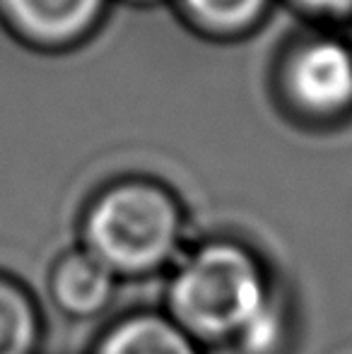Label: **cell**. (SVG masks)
Wrapping results in <instances>:
<instances>
[{"mask_svg":"<svg viewBox=\"0 0 352 354\" xmlns=\"http://www.w3.org/2000/svg\"><path fill=\"white\" fill-rule=\"evenodd\" d=\"M302 15L321 22H350L352 0H290Z\"/></svg>","mask_w":352,"mask_h":354,"instance_id":"obj_10","label":"cell"},{"mask_svg":"<svg viewBox=\"0 0 352 354\" xmlns=\"http://www.w3.org/2000/svg\"><path fill=\"white\" fill-rule=\"evenodd\" d=\"M106 10L109 0H0V27L32 51L63 53L85 44Z\"/></svg>","mask_w":352,"mask_h":354,"instance_id":"obj_4","label":"cell"},{"mask_svg":"<svg viewBox=\"0 0 352 354\" xmlns=\"http://www.w3.org/2000/svg\"><path fill=\"white\" fill-rule=\"evenodd\" d=\"M191 241V217L181 196L140 174L104 183L77 217V246L123 284L165 277Z\"/></svg>","mask_w":352,"mask_h":354,"instance_id":"obj_2","label":"cell"},{"mask_svg":"<svg viewBox=\"0 0 352 354\" xmlns=\"http://www.w3.org/2000/svg\"><path fill=\"white\" fill-rule=\"evenodd\" d=\"M126 3L138 5V8H150V5H157V3H162V0H126Z\"/></svg>","mask_w":352,"mask_h":354,"instance_id":"obj_11","label":"cell"},{"mask_svg":"<svg viewBox=\"0 0 352 354\" xmlns=\"http://www.w3.org/2000/svg\"><path fill=\"white\" fill-rule=\"evenodd\" d=\"M183 22L217 41L241 39L263 24L272 0H174Z\"/></svg>","mask_w":352,"mask_h":354,"instance_id":"obj_8","label":"cell"},{"mask_svg":"<svg viewBox=\"0 0 352 354\" xmlns=\"http://www.w3.org/2000/svg\"><path fill=\"white\" fill-rule=\"evenodd\" d=\"M280 284L272 263L246 239L193 236L165 275L160 308L207 352L232 350Z\"/></svg>","mask_w":352,"mask_h":354,"instance_id":"obj_1","label":"cell"},{"mask_svg":"<svg viewBox=\"0 0 352 354\" xmlns=\"http://www.w3.org/2000/svg\"><path fill=\"white\" fill-rule=\"evenodd\" d=\"M123 282L82 246H68L46 270L48 304L73 323L102 321L113 308Z\"/></svg>","mask_w":352,"mask_h":354,"instance_id":"obj_5","label":"cell"},{"mask_svg":"<svg viewBox=\"0 0 352 354\" xmlns=\"http://www.w3.org/2000/svg\"><path fill=\"white\" fill-rule=\"evenodd\" d=\"M299 342V304L282 280L261 316L234 342L232 354H292Z\"/></svg>","mask_w":352,"mask_h":354,"instance_id":"obj_9","label":"cell"},{"mask_svg":"<svg viewBox=\"0 0 352 354\" xmlns=\"http://www.w3.org/2000/svg\"><path fill=\"white\" fill-rule=\"evenodd\" d=\"M87 354H210L181 330L160 306L128 308L111 316L87 347Z\"/></svg>","mask_w":352,"mask_h":354,"instance_id":"obj_6","label":"cell"},{"mask_svg":"<svg viewBox=\"0 0 352 354\" xmlns=\"http://www.w3.org/2000/svg\"><path fill=\"white\" fill-rule=\"evenodd\" d=\"M46 316L24 280L0 270V354H41Z\"/></svg>","mask_w":352,"mask_h":354,"instance_id":"obj_7","label":"cell"},{"mask_svg":"<svg viewBox=\"0 0 352 354\" xmlns=\"http://www.w3.org/2000/svg\"><path fill=\"white\" fill-rule=\"evenodd\" d=\"M282 102L297 118L333 126L352 116V44L316 34L295 44L277 73Z\"/></svg>","mask_w":352,"mask_h":354,"instance_id":"obj_3","label":"cell"}]
</instances>
